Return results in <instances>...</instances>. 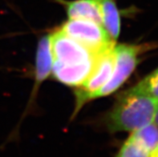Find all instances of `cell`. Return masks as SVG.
<instances>
[{
  "mask_svg": "<svg viewBox=\"0 0 158 157\" xmlns=\"http://www.w3.org/2000/svg\"><path fill=\"white\" fill-rule=\"evenodd\" d=\"M157 114L158 100L133 87L116 100L106 124L111 132H132L153 123Z\"/></svg>",
  "mask_w": 158,
  "mask_h": 157,
  "instance_id": "cell-1",
  "label": "cell"
},
{
  "mask_svg": "<svg viewBox=\"0 0 158 157\" xmlns=\"http://www.w3.org/2000/svg\"><path fill=\"white\" fill-rule=\"evenodd\" d=\"M60 30L96 56L115 46V41L104 27L94 21L69 19Z\"/></svg>",
  "mask_w": 158,
  "mask_h": 157,
  "instance_id": "cell-2",
  "label": "cell"
},
{
  "mask_svg": "<svg viewBox=\"0 0 158 157\" xmlns=\"http://www.w3.org/2000/svg\"><path fill=\"white\" fill-rule=\"evenodd\" d=\"M144 50L142 45L120 44L115 46L113 72L107 84L95 94L92 100L109 96L119 89L134 72L140 61L139 56Z\"/></svg>",
  "mask_w": 158,
  "mask_h": 157,
  "instance_id": "cell-3",
  "label": "cell"
},
{
  "mask_svg": "<svg viewBox=\"0 0 158 157\" xmlns=\"http://www.w3.org/2000/svg\"><path fill=\"white\" fill-rule=\"evenodd\" d=\"M114 47L99 55L90 76L76 90V104L74 114H76L86 102L92 100L93 96L111 78L115 66Z\"/></svg>",
  "mask_w": 158,
  "mask_h": 157,
  "instance_id": "cell-4",
  "label": "cell"
},
{
  "mask_svg": "<svg viewBox=\"0 0 158 157\" xmlns=\"http://www.w3.org/2000/svg\"><path fill=\"white\" fill-rule=\"evenodd\" d=\"M52 63L63 65H77L93 61L97 56L76 42L62 30L50 35Z\"/></svg>",
  "mask_w": 158,
  "mask_h": 157,
  "instance_id": "cell-5",
  "label": "cell"
},
{
  "mask_svg": "<svg viewBox=\"0 0 158 157\" xmlns=\"http://www.w3.org/2000/svg\"><path fill=\"white\" fill-rule=\"evenodd\" d=\"M96 59L93 61L77 65H63L52 63V74L57 81L65 85L80 87L90 76Z\"/></svg>",
  "mask_w": 158,
  "mask_h": 157,
  "instance_id": "cell-6",
  "label": "cell"
},
{
  "mask_svg": "<svg viewBox=\"0 0 158 157\" xmlns=\"http://www.w3.org/2000/svg\"><path fill=\"white\" fill-rule=\"evenodd\" d=\"M62 5L70 19H87L101 23L100 0H54Z\"/></svg>",
  "mask_w": 158,
  "mask_h": 157,
  "instance_id": "cell-7",
  "label": "cell"
},
{
  "mask_svg": "<svg viewBox=\"0 0 158 157\" xmlns=\"http://www.w3.org/2000/svg\"><path fill=\"white\" fill-rule=\"evenodd\" d=\"M52 68V56L51 51L50 35H44L39 41L35 60V92L41 83L50 75Z\"/></svg>",
  "mask_w": 158,
  "mask_h": 157,
  "instance_id": "cell-8",
  "label": "cell"
},
{
  "mask_svg": "<svg viewBox=\"0 0 158 157\" xmlns=\"http://www.w3.org/2000/svg\"><path fill=\"white\" fill-rule=\"evenodd\" d=\"M101 23L108 34L116 41L120 32V10L116 0H100Z\"/></svg>",
  "mask_w": 158,
  "mask_h": 157,
  "instance_id": "cell-9",
  "label": "cell"
},
{
  "mask_svg": "<svg viewBox=\"0 0 158 157\" xmlns=\"http://www.w3.org/2000/svg\"><path fill=\"white\" fill-rule=\"evenodd\" d=\"M131 136L152 152L158 143V127L153 122L140 129L132 131Z\"/></svg>",
  "mask_w": 158,
  "mask_h": 157,
  "instance_id": "cell-10",
  "label": "cell"
},
{
  "mask_svg": "<svg viewBox=\"0 0 158 157\" xmlns=\"http://www.w3.org/2000/svg\"><path fill=\"white\" fill-rule=\"evenodd\" d=\"M151 152L135 139L129 136L116 157H150Z\"/></svg>",
  "mask_w": 158,
  "mask_h": 157,
  "instance_id": "cell-11",
  "label": "cell"
},
{
  "mask_svg": "<svg viewBox=\"0 0 158 157\" xmlns=\"http://www.w3.org/2000/svg\"><path fill=\"white\" fill-rule=\"evenodd\" d=\"M134 88L158 100V68L136 84Z\"/></svg>",
  "mask_w": 158,
  "mask_h": 157,
  "instance_id": "cell-12",
  "label": "cell"
},
{
  "mask_svg": "<svg viewBox=\"0 0 158 157\" xmlns=\"http://www.w3.org/2000/svg\"><path fill=\"white\" fill-rule=\"evenodd\" d=\"M150 157H158V143L156 147L153 149V151L151 152Z\"/></svg>",
  "mask_w": 158,
  "mask_h": 157,
  "instance_id": "cell-13",
  "label": "cell"
}]
</instances>
